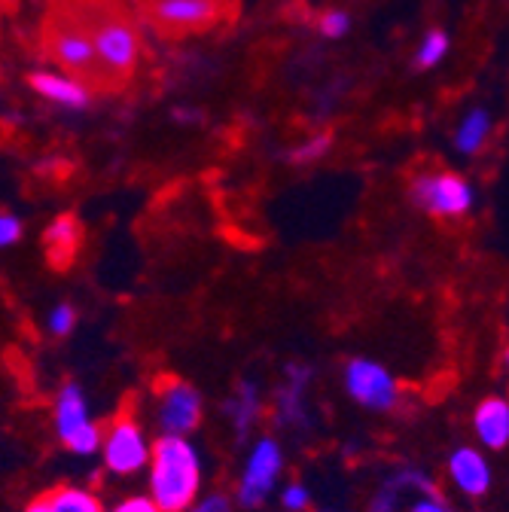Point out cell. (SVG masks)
<instances>
[{
  "label": "cell",
  "instance_id": "6da1fadb",
  "mask_svg": "<svg viewBox=\"0 0 509 512\" xmlns=\"http://www.w3.org/2000/svg\"><path fill=\"white\" fill-rule=\"evenodd\" d=\"M52 4L65 7L83 25L116 92L135 80L141 61V28L125 0H52Z\"/></svg>",
  "mask_w": 509,
  "mask_h": 512
},
{
  "label": "cell",
  "instance_id": "7a4b0ae2",
  "mask_svg": "<svg viewBox=\"0 0 509 512\" xmlns=\"http://www.w3.org/2000/svg\"><path fill=\"white\" fill-rule=\"evenodd\" d=\"M40 49L55 68L71 74V80H77L89 95H119L104 71V64L95 55L89 34L65 7L49 4L40 22Z\"/></svg>",
  "mask_w": 509,
  "mask_h": 512
},
{
  "label": "cell",
  "instance_id": "3957f363",
  "mask_svg": "<svg viewBox=\"0 0 509 512\" xmlns=\"http://www.w3.org/2000/svg\"><path fill=\"white\" fill-rule=\"evenodd\" d=\"M202 455L186 436H159L150 452V500L162 512H186L199 500Z\"/></svg>",
  "mask_w": 509,
  "mask_h": 512
},
{
  "label": "cell",
  "instance_id": "277c9868",
  "mask_svg": "<svg viewBox=\"0 0 509 512\" xmlns=\"http://www.w3.org/2000/svg\"><path fill=\"white\" fill-rule=\"evenodd\" d=\"M232 0H135L138 16L162 40L205 34L223 22Z\"/></svg>",
  "mask_w": 509,
  "mask_h": 512
},
{
  "label": "cell",
  "instance_id": "5b68a950",
  "mask_svg": "<svg viewBox=\"0 0 509 512\" xmlns=\"http://www.w3.org/2000/svg\"><path fill=\"white\" fill-rule=\"evenodd\" d=\"M412 202L436 220H458L473 211L476 192L467 177L455 171H421L409 183Z\"/></svg>",
  "mask_w": 509,
  "mask_h": 512
},
{
  "label": "cell",
  "instance_id": "8992f818",
  "mask_svg": "<svg viewBox=\"0 0 509 512\" xmlns=\"http://www.w3.org/2000/svg\"><path fill=\"white\" fill-rule=\"evenodd\" d=\"M55 436L68 452L80 458H92L101 452V427L92 418L86 394L77 381H68L55 397Z\"/></svg>",
  "mask_w": 509,
  "mask_h": 512
},
{
  "label": "cell",
  "instance_id": "52a82bcc",
  "mask_svg": "<svg viewBox=\"0 0 509 512\" xmlns=\"http://www.w3.org/2000/svg\"><path fill=\"white\" fill-rule=\"evenodd\" d=\"M150 452H153V445H150L144 427L138 424V418L132 412H119L101 436L104 467L113 476L141 473L150 464Z\"/></svg>",
  "mask_w": 509,
  "mask_h": 512
},
{
  "label": "cell",
  "instance_id": "ba28073f",
  "mask_svg": "<svg viewBox=\"0 0 509 512\" xmlns=\"http://www.w3.org/2000/svg\"><path fill=\"white\" fill-rule=\"evenodd\" d=\"M342 384H345V394L357 406L372 409V412H394L403 400L400 381L378 360H369V357L348 360L342 372Z\"/></svg>",
  "mask_w": 509,
  "mask_h": 512
},
{
  "label": "cell",
  "instance_id": "9c48e42d",
  "mask_svg": "<svg viewBox=\"0 0 509 512\" xmlns=\"http://www.w3.org/2000/svg\"><path fill=\"white\" fill-rule=\"evenodd\" d=\"M284 473V448L272 436H260L247 452L241 479H238V506L260 509L269 494L278 488V479Z\"/></svg>",
  "mask_w": 509,
  "mask_h": 512
},
{
  "label": "cell",
  "instance_id": "30bf717a",
  "mask_svg": "<svg viewBox=\"0 0 509 512\" xmlns=\"http://www.w3.org/2000/svg\"><path fill=\"white\" fill-rule=\"evenodd\" d=\"M205 418L202 394L183 378H165L156 388V424L162 436H189Z\"/></svg>",
  "mask_w": 509,
  "mask_h": 512
},
{
  "label": "cell",
  "instance_id": "8fae6325",
  "mask_svg": "<svg viewBox=\"0 0 509 512\" xmlns=\"http://www.w3.org/2000/svg\"><path fill=\"white\" fill-rule=\"evenodd\" d=\"M308 384H311V366L290 363L284 369V381L275 394V421L281 427L302 430L308 424Z\"/></svg>",
  "mask_w": 509,
  "mask_h": 512
},
{
  "label": "cell",
  "instance_id": "7c38bea8",
  "mask_svg": "<svg viewBox=\"0 0 509 512\" xmlns=\"http://www.w3.org/2000/svg\"><path fill=\"white\" fill-rule=\"evenodd\" d=\"M449 479L467 497H485L491 488V464L473 445H461L449 455Z\"/></svg>",
  "mask_w": 509,
  "mask_h": 512
},
{
  "label": "cell",
  "instance_id": "4fadbf2b",
  "mask_svg": "<svg viewBox=\"0 0 509 512\" xmlns=\"http://www.w3.org/2000/svg\"><path fill=\"white\" fill-rule=\"evenodd\" d=\"M83 247V223L74 214H61L43 229V250L52 269L65 272Z\"/></svg>",
  "mask_w": 509,
  "mask_h": 512
},
{
  "label": "cell",
  "instance_id": "5bb4252c",
  "mask_svg": "<svg viewBox=\"0 0 509 512\" xmlns=\"http://www.w3.org/2000/svg\"><path fill=\"white\" fill-rule=\"evenodd\" d=\"M473 430L485 448H506L509 445V400L503 397L482 400L473 412Z\"/></svg>",
  "mask_w": 509,
  "mask_h": 512
},
{
  "label": "cell",
  "instance_id": "9a60e30c",
  "mask_svg": "<svg viewBox=\"0 0 509 512\" xmlns=\"http://www.w3.org/2000/svg\"><path fill=\"white\" fill-rule=\"evenodd\" d=\"M260 415H263L260 384H257V381H250V378H244V381L238 384V388H235V394L229 397V403H226V418H229L235 436H238V439H247V436L253 433V427H257Z\"/></svg>",
  "mask_w": 509,
  "mask_h": 512
},
{
  "label": "cell",
  "instance_id": "2e32d148",
  "mask_svg": "<svg viewBox=\"0 0 509 512\" xmlns=\"http://www.w3.org/2000/svg\"><path fill=\"white\" fill-rule=\"evenodd\" d=\"M31 89L37 92V95H43V98H49V101H55V104H68V107H86L89 104V92L77 83V80H71V77H61V74H49V71H37V74H31Z\"/></svg>",
  "mask_w": 509,
  "mask_h": 512
},
{
  "label": "cell",
  "instance_id": "e0dca14e",
  "mask_svg": "<svg viewBox=\"0 0 509 512\" xmlns=\"http://www.w3.org/2000/svg\"><path fill=\"white\" fill-rule=\"evenodd\" d=\"M49 512H104L101 500L80 485H61L52 494H46Z\"/></svg>",
  "mask_w": 509,
  "mask_h": 512
},
{
  "label": "cell",
  "instance_id": "ac0fdd59",
  "mask_svg": "<svg viewBox=\"0 0 509 512\" xmlns=\"http://www.w3.org/2000/svg\"><path fill=\"white\" fill-rule=\"evenodd\" d=\"M488 132H491V116H488V110L473 107V110L461 119V125H458V132H455V147H458L461 153H479V150L485 147V141H488Z\"/></svg>",
  "mask_w": 509,
  "mask_h": 512
},
{
  "label": "cell",
  "instance_id": "d6986e66",
  "mask_svg": "<svg viewBox=\"0 0 509 512\" xmlns=\"http://www.w3.org/2000/svg\"><path fill=\"white\" fill-rule=\"evenodd\" d=\"M445 52H449V34L445 31H430L424 40H421V46H418V52H415V64L418 68H436V64L445 58Z\"/></svg>",
  "mask_w": 509,
  "mask_h": 512
},
{
  "label": "cell",
  "instance_id": "ffe728a7",
  "mask_svg": "<svg viewBox=\"0 0 509 512\" xmlns=\"http://www.w3.org/2000/svg\"><path fill=\"white\" fill-rule=\"evenodd\" d=\"M388 488H394L397 494H403V491H418V497H421V494H436V488H433L430 476H427V473H421V470H412V467H406V470L394 473V479L388 482Z\"/></svg>",
  "mask_w": 509,
  "mask_h": 512
},
{
  "label": "cell",
  "instance_id": "44dd1931",
  "mask_svg": "<svg viewBox=\"0 0 509 512\" xmlns=\"http://www.w3.org/2000/svg\"><path fill=\"white\" fill-rule=\"evenodd\" d=\"M46 327H49V333H52V336H58V339L71 336V333H74V327H77V308H74L71 302H58V305L49 311Z\"/></svg>",
  "mask_w": 509,
  "mask_h": 512
},
{
  "label": "cell",
  "instance_id": "7402d4cb",
  "mask_svg": "<svg viewBox=\"0 0 509 512\" xmlns=\"http://www.w3.org/2000/svg\"><path fill=\"white\" fill-rule=\"evenodd\" d=\"M327 150H330V138H327V135H314V138H308L302 147H296V150L290 153V162H296V165H311V162L321 159Z\"/></svg>",
  "mask_w": 509,
  "mask_h": 512
},
{
  "label": "cell",
  "instance_id": "603a6c76",
  "mask_svg": "<svg viewBox=\"0 0 509 512\" xmlns=\"http://www.w3.org/2000/svg\"><path fill=\"white\" fill-rule=\"evenodd\" d=\"M281 506L287 512H305L311 506V491L302 482H290L281 488Z\"/></svg>",
  "mask_w": 509,
  "mask_h": 512
},
{
  "label": "cell",
  "instance_id": "cb8c5ba5",
  "mask_svg": "<svg viewBox=\"0 0 509 512\" xmlns=\"http://www.w3.org/2000/svg\"><path fill=\"white\" fill-rule=\"evenodd\" d=\"M22 238V220L10 211H0V247H10Z\"/></svg>",
  "mask_w": 509,
  "mask_h": 512
},
{
  "label": "cell",
  "instance_id": "d4e9b609",
  "mask_svg": "<svg viewBox=\"0 0 509 512\" xmlns=\"http://www.w3.org/2000/svg\"><path fill=\"white\" fill-rule=\"evenodd\" d=\"M186 512H232V500L226 494H208V497L196 500Z\"/></svg>",
  "mask_w": 509,
  "mask_h": 512
},
{
  "label": "cell",
  "instance_id": "484cf974",
  "mask_svg": "<svg viewBox=\"0 0 509 512\" xmlns=\"http://www.w3.org/2000/svg\"><path fill=\"white\" fill-rule=\"evenodd\" d=\"M321 34L324 37H345L348 34V16L345 13H327L321 16Z\"/></svg>",
  "mask_w": 509,
  "mask_h": 512
},
{
  "label": "cell",
  "instance_id": "4316f807",
  "mask_svg": "<svg viewBox=\"0 0 509 512\" xmlns=\"http://www.w3.org/2000/svg\"><path fill=\"white\" fill-rule=\"evenodd\" d=\"M409 512H455V509L445 503L439 494H421L418 500H412Z\"/></svg>",
  "mask_w": 509,
  "mask_h": 512
},
{
  "label": "cell",
  "instance_id": "83f0119b",
  "mask_svg": "<svg viewBox=\"0 0 509 512\" xmlns=\"http://www.w3.org/2000/svg\"><path fill=\"white\" fill-rule=\"evenodd\" d=\"M110 512H162L150 497H125Z\"/></svg>",
  "mask_w": 509,
  "mask_h": 512
},
{
  "label": "cell",
  "instance_id": "f1b7e54d",
  "mask_svg": "<svg viewBox=\"0 0 509 512\" xmlns=\"http://www.w3.org/2000/svg\"><path fill=\"white\" fill-rule=\"evenodd\" d=\"M25 512H49V506H46V497H37V500H31V503L25 506Z\"/></svg>",
  "mask_w": 509,
  "mask_h": 512
},
{
  "label": "cell",
  "instance_id": "f546056e",
  "mask_svg": "<svg viewBox=\"0 0 509 512\" xmlns=\"http://www.w3.org/2000/svg\"><path fill=\"white\" fill-rule=\"evenodd\" d=\"M503 366H506V372H509V348L503 351Z\"/></svg>",
  "mask_w": 509,
  "mask_h": 512
},
{
  "label": "cell",
  "instance_id": "4dcf8cb0",
  "mask_svg": "<svg viewBox=\"0 0 509 512\" xmlns=\"http://www.w3.org/2000/svg\"><path fill=\"white\" fill-rule=\"evenodd\" d=\"M317 512H333V509H317Z\"/></svg>",
  "mask_w": 509,
  "mask_h": 512
},
{
  "label": "cell",
  "instance_id": "1f68e13d",
  "mask_svg": "<svg viewBox=\"0 0 509 512\" xmlns=\"http://www.w3.org/2000/svg\"><path fill=\"white\" fill-rule=\"evenodd\" d=\"M49 4H52V0H49Z\"/></svg>",
  "mask_w": 509,
  "mask_h": 512
}]
</instances>
